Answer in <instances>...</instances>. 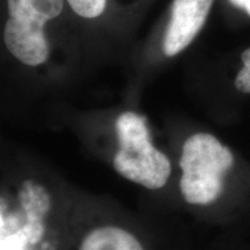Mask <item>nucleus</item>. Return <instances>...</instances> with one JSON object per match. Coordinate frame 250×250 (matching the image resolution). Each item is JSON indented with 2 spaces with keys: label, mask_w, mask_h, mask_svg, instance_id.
Wrapping results in <instances>:
<instances>
[{
  "label": "nucleus",
  "mask_w": 250,
  "mask_h": 250,
  "mask_svg": "<svg viewBox=\"0 0 250 250\" xmlns=\"http://www.w3.org/2000/svg\"><path fill=\"white\" fill-rule=\"evenodd\" d=\"M232 152L208 133H196L184 143L180 167L181 192L190 204L206 205L223 191V176L232 167Z\"/></svg>",
  "instance_id": "1"
},
{
  "label": "nucleus",
  "mask_w": 250,
  "mask_h": 250,
  "mask_svg": "<svg viewBox=\"0 0 250 250\" xmlns=\"http://www.w3.org/2000/svg\"><path fill=\"white\" fill-rule=\"evenodd\" d=\"M118 152L114 167L125 179L147 189H160L170 176L169 159L151 144L145 118L127 111L116 121Z\"/></svg>",
  "instance_id": "2"
},
{
  "label": "nucleus",
  "mask_w": 250,
  "mask_h": 250,
  "mask_svg": "<svg viewBox=\"0 0 250 250\" xmlns=\"http://www.w3.org/2000/svg\"><path fill=\"white\" fill-rule=\"evenodd\" d=\"M7 5L4 41L9 52L29 66L43 64L49 56L43 27L62 13V0H7Z\"/></svg>",
  "instance_id": "3"
},
{
  "label": "nucleus",
  "mask_w": 250,
  "mask_h": 250,
  "mask_svg": "<svg viewBox=\"0 0 250 250\" xmlns=\"http://www.w3.org/2000/svg\"><path fill=\"white\" fill-rule=\"evenodd\" d=\"M213 0H175L164 41L166 56L173 57L187 48L204 26Z\"/></svg>",
  "instance_id": "4"
},
{
  "label": "nucleus",
  "mask_w": 250,
  "mask_h": 250,
  "mask_svg": "<svg viewBox=\"0 0 250 250\" xmlns=\"http://www.w3.org/2000/svg\"><path fill=\"white\" fill-rule=\"evenodd\" d=\"M80 250H144L132 234L118 227H101L90 232Z\"/></svg>",
  "instance_id": "5"
},
{
  "label": "nucleus",
  "mask_w": 250,
  "mask_h": 250,
  "mask_svg": "<svg viewBox=\"0 0 250 250\" xmlns=\"http://www.w3.org/2000/svg\"><path fill=\"white\" fill-rule=\"evenodd\" d=\"M19 198L26 214V221H42L51 208V199L46 190L30 180L23 182Z\"/></svg>",
  "instance_id": "6"
},
{
  "label": "nucleus",
  "mask_w": 250,
  "mask_h": 250,
  "mask_svg": "<svg viewBox=\"0 0 250 250\" xmlns=\"http://www.w3.org/2000/svg\"><path fill=\"white\" fill-rule=\"evenodd\" d=\"M68 4L80 17L93 19L104 11L107 0H67Z\"/></svg>",
  "instance_id": "7"
},
{
  "label": "nucleus",
  "mask_w": 250,
  "mask_h": 250,
  "mask_svg": "<svg viewBox=\"0 0 250 250\" xmlns=\"http://www.w3.org/2000/svg\"><path fill=\"white\" fill-rule=\"evenodd\" d=\"M243 67L237 73L235 87L240 92L250 94V49H247L242 56Z\"/></svg>",
  "instance_id": "8"
},
{
  "label": "nucleus",
  "mask_w": 250,
  "mask_h": 250,
  "mask_svg": "<svg viewBox=\"0 0 250 250\" xmlns=\"http://www.w3.org/2000/svg\"><path fill=\"white\" fill-rule=\"evenodd\" d=\"M28 239L21 229L13 234L1 235V250H26Z\"/></svg>",
  "instance_id": "9"
},
{
  "label": "nucleus",
  "mask_w": 250,
  "mask_h": 250,
  "mask_svg": "<svg viewBox=\"0 0 250 250\" xmlns=\"http://www.w3.org/2000/svg\"><path fill=\"white\" fill-rule=\"evenodd\" d=\"M229 1L236 7L243 9L250 17V0H229Z\"/></svg>",
  "instance_id": "10"
}]
</instances>
